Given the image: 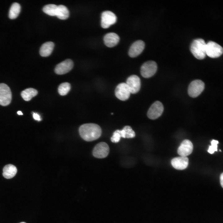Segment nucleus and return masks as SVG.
<instances>
[{
    "instance_id": "13",
    "label": "nucleus",
    "mask_w": 223,
    "mask_h": 223,
    "mask_svg": "<svg viewBox=\"0 0 223 223\" xmlns=\"http://www.w3.org/2000/svg\"><path fill=\"white\" fill-rule=\"evenodd\" d=\"M193 147L192 142L189 140L186 139L181 143L177 149V152L181 156L186 157L191 153Z\"/></svg>"
},
{
    "instance_id": "26",
    "label": "nucleus",
    "mask_w": 223,
    "mask_h": 223,
    "mask_svg": "<svg viewBox=\"0 0 223 223\" xmlns=\"http://www.w3.org/2000/svg\"><path fill=\"white\" fill-rule=\"evenodd\" d=\"M121 137L119 130H116L113 133L111 138V141L114 143L118 142Z\"/></svg>"
},
{
    "instance_id": "14",
    "label": "nucleus",
    "mask_w": 223,
    "mask_h": 223,
    "mask_svg": "<svg viewBox=\"0 0 223 223\" xmlns=\"http://www.w3.org/2000/svg\"><path fill=\"white\" fill-rule=\"evenodd\" d=\"M145 46L144 42L141 40L134 42L131 46L129 51V55L131 57H136L139 55L144 50Z\"/></svg>"
},
{
    "instance_id": "9",
    "label": "nucleus",
    "mask_w": 223,
    "mask_h": 223,
    "mask_svg": "<svg viewBox=\"0 0 223 223\" xmlns=\"http://www.w3.org/2000/svg\"><path fill=\"white\" fill-rule=\"evenodd\" d=\"M130 94L129 88L125 83L123 82L119 84L115 90L116 97L122 101L128 99L129 97Z\"/></svg>"
},
{
    "instance_id": "8",
    "label": "nucleus",
    "mask_w": 223,
    "mask_h": 223,
    "mask_svg": "<svg viewBox=\"0 0 223 223\" xmlns=\"http://www.w3.org/2000/svg\"><path fill=\"white\" fill-rule=\"evenodd\" d=\"M101 18V26L104 28H108L111 25L115 24L117 20L115 14L109 11L103 12Z\"/></svg>"
},
{
    "instance_id": "22",
    "label": "nucleus",
    "mask_w": 223,
    "mask_h": 223,
    "mask_svg": "<svg viewBox=\"0 0 223 223\" xmlns=\"http://www.w3.org/2000/svg\"><path fill=\"white\" fill-rule=\"evenodd\" d=\"M121 137L124 138H132L135 136L134 131L129 126H125L121 130H120Z\"/></svg>"
},
{
    "instance_id": "11",
    "label": "nucleus",
    "mask_w": 223,
    "mask_h": 223,
    "mask_svg": "<svg viewBox=\"0 0 223 223\" xmlns=\"http://www.w3.org/2000/svg\"><path fill=\"white\" fill-rule=\"evenodd\" d=\"M126 83L129 88L131 93L136 94L140 90L141 80L140 78L136 75H132L129 77Z\"/></svg>"
},
{
    "instance_id": "29",
    "label": "nucleus",
    "mask_w": 223,
    "mask_h": 223,
    "mask_svg": "<svg viewBox=\"0 0 223 223\" xmlns=\"http://www.w3.org/2000/svg\"><path fill=\"white\" fill-rule=\"evenodd\" d=\"M17 113L19 115H23L22 113L20 111H18L17 112Z\"/></svg>"
},
{
    "instance_id": "2",
    "label": "nucleus",
    "mask_w": 223,
    "mask_h": 223,
    "mask_svg": "<svg viewBox=\"0 0 223 223\" xmlns=\"http://www.w3.org/2000/svg\"><path fill=\"white\" fill-rule=\"evenodd\" d=\"M206 43L202 38L194 39L191 43L190 50L193 55L198 59H202L206 56Z\"/></svg>"
},
{
    "instance_id": "5",
    "label": "nucleus",
    "mask_w": 223,
    "mask_h": 223,
    "mask_svg": "<svg viewBox=\"0 0 223 223\" xmlns=\"http://www.w3.org/2000/svg\"><path fill=\"white\" fill-rule=\"evenodd\" d=\"M157 69L156 63L153 61H148L145 62L141 66L140 73L142 76L145 78H148L153 76L156 73Z\"/></svg>"
},
{
    "instance_id": "4",
    "label": "nucleus",
    "mask_w": 223,
    "mask_h": 223,
    "mask_svg": "<svg viewBox=\"0 0 223 223\" xmlns=\"http://www.w3.org/2000/svg\"><path fill=\"white\" fill-rule=\"evenodd\" d=\"M204 87L205 84L202 81L195 80L191 82L188 86V94L191 97H197L203 92Z\"/></svg>"
},
{
    "instance_id": "1",
    "label": "nucleus",
    "mask_w": 223,
    "mask_h": 223,
    "mask_svg": "<svg viewBox=\"0 0 223 223\" xmlns=\"http://www.w3.org/2000/svg\"><path fill=\"white\" fill-rule=\"evenodd\" d=\"M81 137L87 141L97 139L100 136L102 130L98 125L94 123H87L81 125L79 128Z\"/></svg>"
},
{
    "instance_id": "28",
    "label": "nucleus",
    "mask_w": 223,
    "mask_h": 223,
    "mask_svg": "<svg viewBox=\"0 0 223 223\" xmlns=\"http://www.w3.org/2000/svg\"><path fill=\"white\" fill-rule=\"evenodd\" d=\"M220 184L222 188H223V173H222L220 176Z\"/></svg>"
},
{
    "instance_id": "15",
    "label": "nucleus",
    "mask_w": 223,
    "mask_h": 223,
    "mask_svg": "<svg viewBox=\"0 0 223 223\" xmlns=\"http://www.w3.org/2000/svg\"><path fill=\"white\" fill-rule=\"evenodd\" d=\"M171 164L176 169L182 170L187 167L189 164V159L187 157L185 156L175 157L172 159Z\"/></svg>"
},
{
    "instance_id": "6",
    "label": "nucleus",
    "mask_w": 223,
    "mask_h": 223,
    "mask_svg": "<svg viewBox=\"0 0 223 223\" xmlns=\"http://www.w3.org/2000/svg\"><path fill=\"white\" fill-rule=\"evenodd\" d=\"M12 94L10 88L6 84L0 83V105L6 106L11 103Z\"/></svg>"
},
{
    "instance_id": "12",
    "label": "nucleus",
    "mask_w": 223,
    "mask_h": 223,
    "mask_svg": "<svg viewBox=\"0 0 223 223\" xmlns=\"http://www.w3.org/2000/svg\"><path fill=\"white\" fill-rule=\"evenodd\" d=\"M73 67L72 61L71 59H66L56 65L55 69V72L57 74H65L71 70Z\"/></svg>"
},
{
    "instance_id": "25",
    "label": "nucleus",
    "mask_w": 223,
    "mask_h": 223,
    "mask_svg": "<svg viewBox=\"0 0 223 223\" xmlns=\"http://www.w3.org/2000/svg\"><path fill=\"white\" fill-rule=\"evenodd\" d=\"M219 142L217 140H213L211 142V145L209 146L208 151V152L211 154H212L215 151H217V146Z\"/></svg>"
},
{
    "instance_id": "7",
    "label": "nucleus",
    "mask_w": 223,
    "mask_h": 223,
    "mask_svg": "<svg viewBox=\"0 0 223 223\" xmlns=\"http://www.w3.org/2000/svg\"><path fill=\"white\" fill-rule=\"evenodd\" d=\"M164 109L162 103L159 101H156L149 109L147 112V116L150 119H156L161 115Z\"/></svg>"
},
{
    "instance_id": "18",
    "label": "nucleus",
    "mask_w": 223,
    "mask_h": 223,
    "mask_svg": "<svg viewBox=\"0 0 223 223\" xmlns=\"http://www.w3.org/2000/svg\"><path fill=\"white\" fill-rule=\"evenodd\" d=\"M3 171L4 177L7 179H10L15 176L17 173V169L14 165L9 164L4 166Z\"/></svg>"
},
{
    "instance_id": "23",
    "label": "nucleus",
    "mask_w": 223,
    "mask_h": 223,
    "mask_svg": "<svg viewBox=\"0 0 223 223\" xmlns=\"http://www.w3.org/2000/svg\"><path fill=\"white\" fill-rule=\"evenodd\" d=\"M58 6L53 4H49L45 6L42 9L45 13L50 16H56Z\"/></svg>"
},
{
    "instance_id": "27",
    "label": "nucleus",
    "mask_w": 223,
    "mask_h": 223,
    "mask_svg": "<svg viewBox=\"0 0 223 223\" xmlns=\"http://www.w3.org/2000/svg\"><path fill=\"white\" fill-rule=\"evenodd\" d=\"M33 117L36 120L40 121L41 120L40 116L37 113H33Z\"/></svg>"
},
{
    "instance_id": "20",
    "label": "nucleus",
    "mask_w": 223,
    "mask_h": 223,
    "mask_svg": "<svg viewBox=\"0 0 223 223\" xmlns=\"http://www.w3.org/2000/svg\"><path fill=\"white\" fill-rule=\"evenodd\" d=\"M69 12L67 8L63 5L58 6V9L56 16L61 20H64L68 18Z\"/></svg>"
},
{
    "instance_id": "16",
    "label": "nucleus",
    "mask_w": 223,
    "mask_h": 223,
    "mask_svg": "<svg viewBox=\"0 0 223 223\" xmlns=\"http://www.w3.org/2000/svg\"><path fill=\"white\" fill-rule=\"evenodd\" d=\"M120 40L119 36L114 33H109L106 34L103 38L105 44L109 47L115 46L118 43Z\"/></svg>"
},
{
    "instance_id": "24",
    "label": "nucleus",
    "mask_w": 223,
    "mask_h": 223,
    "mask_svg": "<svg viewBox=\"0 0 223 223\" xmlns=\"http://www.w3.org/2000/svg\"><path fill=\"white\" fill-rule=\"evenodd\" d=\"M71 89L70 84L67 82L61 84L58 88V92L59 94L62 96L66 95Z\"/></svg>"
},
{
    "instance_id": "30",
    "label": "nucleus",
    "mask_w": 223,
    "mask_h": 223,
    "mask_svg": "<svg viewBox=\"0 0 223 223\" xmlns=\"http://www.w3.org/2000/svg\"><path fill=\"white\" fill-rule=\"evenodd\" d=\"M20 223H25V222H20Z\"/></svg>"
},
{
    "instance_id": "10",
    "label": "nucleus",
    "mask_w": 223,
    "mask_h": 223,
    "mask_svg": "<svg viewBox=\"0 0 223 223\" xmlns=\"http://www.w3.org/2000/svg\"><path fill=\"white\" fill-rule=\"evenodd\" d=\"M109 151L108 145L105 142H100L97 144L93 151L94 156L98 158H103L106 157Z\"/></svg>"
},
{
    "instance_id": "19",
    "label": "nucleus",
    "mask_w": 223,
    "mask_h": 223,
    "mask_svg": "<svg viewBox=\"0 0 223 223\" xmlns=\"http://www.w3.org/2000/svg\"><path fill=\"white\" fill-rule=\"evenodd\" d=\"M38 92L36 89L33 88H28L23 91L21 95L23 99L25 101H28L36 96Z\"/></svg>"
},
{
    "instance_id": "21",
    "label": "nucleus",
    "mask_w": 223,
    "mask_h": 223,
    "mask_svg": "<svg viewBox=\"0 0 223 223\" xmlns=\"http://www.w3.org/2000/svg\"><path fill=\"white\" fill-rule=\"evenodd\" d=\"M21 9L20 5L18 3L14 2L12 4L9 12V17L11 19L16 18L19 15Z\"/></svg>"
},
{
    "instance_id": "3",
    "label": "nucleus",
    "mask_w": 223,
    "mask_h": 223,
    "mask_svg": "<svg viewBox=\"0 0 223 223\" xmlns=\"http://www.w3.org/2000/svg\"><path fill=\"white\" fill-rule=\"evenodd\" d=\"M222 47L216 43L210 41L206 43V55L209 57L215 58L221 56L223 53Z\"/></svg>"
},
{
    "instance_id": "17",
    "label": "nucleus",
    "mask_w": 223,
    "mask_h": 223,
    "mask_svg": "<svg viewBox=\"0 0 223 223\" xmlns=\"http://www.w3.org/2000/svg\"><path fill=\"white\" fill-rule=\"evenodd\" d=\"M54 44L51 42H46L41 46L39 51L40 55L42 57L49 56L53 50Z\"/></svg>"
}]
</instances>
